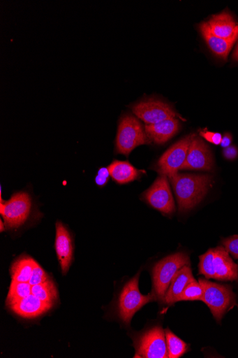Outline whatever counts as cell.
Returning a JSON list of instances; mask_svg holds the SVG:
<instances>
[{"label":"cell","instance_id":"6da1fadb","mask_svg":"<svg viewBox=\"0 0 238 358\" xmlns=\"http://www.w3.org/2000/svg\"><path fill=\"white\" fill-rule=\"evenodd\" d=\"M176 194L180 213L193 209L205 198L213 181L209 175L177 173L169 176Z\"/></svg>","mask_w":238,"mask_h":358},{"label":"cell","instance_id":"7a4b0ae2","mask_svg":"<svg viewBox=\"0 0 238 358\" xmlns=\"http://www.w3.org/2000/svg\"><path fill=\"white\" fill-rule=\"evenodd\" d=\"M199 258L200 275L221 281H233L238 278V267L225 248L210 249Z\"/></svg>","mask_w":238,"mask_h":358},{"label":"cell","instance_id":"3957f363","mask_svg":"<svg viewBox=\"0 0 238 358\" xmlns=\"http://www.w3.org/2000/svg\"><path fill=\"white\" fill-rule=\"evenodd\" d=\"M186 266H190V259L184 252L168 255L154 266L152 270V292L158 301L163 303L170 284L177 273Z\"/></svg>","mask_w":238,"mask_h":358},{"label":"cell","instance_id":"277c9868","mask_svg":"<svg viewBox=\"0 0 238 358\" xmlns=\"http://www.w3.org/2000/svg\"><path fill=\"white\" fill-rule=\"evenodd\" d=\"M139 282L140 273L124 286L117 302V315L126 325L130 324L134 315L145 305L157 300L153 292L147 296L142 294Z\"/></svg>","mask_w":238,"mask_h":358},{"label":"cell","instance_id":"5b68a950","mask_svg":"<svg viewBox=\"0 0 238 358\" xmlns=\"http://www.w3.org/2000/svg\"><path fill=\"white\" fill-rule=\"evenodd\" d=\"M198 282L204 290L202 301L208 306L216 321L221 322L223 316L236 304L232 287L203 278H200Z\"/></svg>","mask_w":238,"mask_h":358},{"label":"cell","instance_id":"8992f818","mask_svg":"<svg viewBox=\"0 0 238 358\" xmlns=\"http://www.w3.org/2000/svg\"><path fill=\"white\" fill-rule=\"evenodd\" d=\"M151 142L145 128L137 117L125 115L120 119L116 139L118 153L128 157L135 148L150 144Z\"/></svg>","mask_w":238,"mask_h":358},{"label":"cell","instance_id":"52a82bcc","mask_svg":"<svg viewBox=\"0 0 238 358\" xmlns=\"http://www.w3.org/2000/svg\"><path fill=\"white\" fill-rule=\"evenodd\" d=\"M134 357L167 358L165 331L159 325L154 327L133 338Z\"/></svg>","mask_w":238,"mask_h":358},{"label":"cell","instance_id":"ba28073f","mask_svg":"<svg viewBox=\"0 0 238 358\" xmlns=\"http://www.w3.org/2000/svg\"><path fill=\"white\" fill-rule=\"evenodd\" d=\"M32 201L26 192L14 194L8 201L1 198L0 214L8 229H18L27 220L31 210Z\"/></svg>","mask_w":238,"mask_h":358},{"label":"cell","instance_id":"9c48e42d","mask_svg":"<svg viewBox=\"0 0 238 358\" xmlns=\"http://www.w3.org/2000/svg\"><path fill=\"white\" fill-rule=\"evenodd\" d=\"M195 136L191 134L167 150L159 158L154 169L160 176L168 178L178 173L185 164L189 147Z\"/></svg>","mask_w":238,"mask_h":358},{"label":"cell","instance_id":"30bf717a","mask_svg":"<svg viewBox=\"0 0 238 358\" xmlns=\"http://www.w3.org/2000/svg\"><path fill=\"white\" fill-rule=\"evenodd\" d=\"M168 177L159 176L154 184L142 194V199L163 215H172L176 210L173 194Z\"/></svg>","mask_w":238,"mask_h":358},{"label":"cell","instance_id":"8fae6325","mask_svg":"<svg viewBox=\"0 0 238 358\" xmlns=\"http://www.w3.org/2000/svg\"><path fill=\"white\" fill-rule=\"evenodd\" d=\"M133 113L147 124L180 116L174 108L159 99H149L143 100L132 107Z\"/></svg>","mask_w":238,"mask_h":358},{"label":"cell","instance_id":"7c38bea8","mask_svg":"<svg viewBox=\"0 0 238 358\" xmlns=\"http://www.w3.org/2000/svg\"><path fill=\"white\" fill-rule=\"evenodd\" d=\"M214 167V161L209 147L195 136L191 143L181 170L211 171Z\"/></svg>","mask_w":238,"mask_h":358},{"label":"cell","instance_id":"4fadbf2b","mask_svg":"<svg viewBox=\"0 0 238 358\" xmlns=\"http://www.w3.org/2000/svg\"><path fill=\"white\" fill-rule=\"evenodd\" d=\"M55 250L61 272L66 275L73 262L74 244L69 231L59 221L56 223Z\"/></svg>","mask_w":238,"mask_h":358},{"label":"cell","instance_id":"5bb4252c","mask_svg":"<svg viewBox=\"0 0 238 358\" xmlns=\"http://www.w3.org/2000/svg\"><path fill=\"white\" fill-rule=\"evenodd\" d=\"M207 23L214 36L234 43L238 38V24L229 13L214 15Z\"/></svg>","mask_w":238,"mask_h":358},{"label":"cell","instance_id":"9a60e30c","mask_svg":"<svg viewBox=\"0 0 238 358\" xmlns=\"http://www.w3.org/2000/svg\"><path fill=\"white\" fill-rule=\"evenodd\" d=\"M179 129L180 122L176 117L145 126L149 138L158 145L165 143L172 138L179 132Z\"/></svg>","mask_w":238,"mask_h":358},{"label":"cell","instance_id":"2e32d148","mask_svg":"<svg viewBox=\"0 0 238 358\" xmlns=\"http://www.w3.org/2000/svg\"><path fill=\"white\" fill-rule=\"evenodd\" d=\"M194 280L190 266L183 267L170 284L164 297L163 303L172 306L177 303L186 287Z\"/></svg>","mask_w":238,"mask_h":358},{"label":"cell","instance_id":"e0dca14e","mask_svg":"<svg viewBox=\"0 0 238 358\" xmlns=\"http://www.w3.org/2000/svg\"><path fill=\"white\" fill-rule=\"evenodd\" d=\"M52 306L53 305L45 303L31 294L12 306L10 308L22 317L34 318L47 312Z\"/></svg>","mask_w":238,"mask_h":358},{"label":"cell","instance_id":"ac0fdd59","mask_svg":"<svg viewBox=\"0 0 238 358\" xmlns=\"http://www.w3.org/2000/svg\"><path fill=\"white\" fill-rule=\"evenodd\" d=\"M108 169L113 180L120 185L138 180L146 174L144 171L135 169L126 161L114 160Z\"/></svg>","mask_w":238,"mask_h":358},{"label":"cell","instance_id":"d6986e66","mask_svg":"<svg viewBox=\"0 0 238 358\" xmlns=\"http://www.w3.org/2000/svg\"><path fill=\"white\" fill-rule=\"evenodd\" d=\"M199 29L211 50L220 58L226 59L235 43L214 36L207 22L200 24Z\"/></svg>","mask_w":238,"mask_h":358},{"label":"cell","instance_id":"ffe728a7","mask_svg":"<svg viewBox=\"0 0 238 358\" xmlns=\"http://www.w3.org/2000/svg\"><path fill=\"white\" fill-rule=\"evenodd\" d=\"M36 263L35 259L28 256L20 257L15 260L10 269L12 281L29 282Z\"/></svg>","mask_w":238,"mask_h":358},{"label":"cell","instance_id":"44dd1931","mask_svg":"<svg viewBox=\"0 0 238 358\" xmlns=\"http://www.w3.org/2000/svg\"><path fill=\"white\" fill-rule=\"evenodd\" d=\"M168 357L179 358L188 352L189 345L168 329L165 330Z\"/></svg>","mask_w":238,"mask_h":358},{"label":"cell","instance_id":"7402d4cb","mask_svg":"<svg viewBox=\"0 0 238 358\" xmlns=\"http://www.w3.org/2000/svg\"><path fill=\"white\" fill-rule=\"evenodd\" d=\"M31 294L53 306L57 298L56 286L50 279L44 283L31 286Z\"/></svg>","mask_w":238,"mask_h":358},{"label":"cell","instance_id":"603a6c76","mask_svg":"<svg viewBox=\"0 0 238 358\" xmlns=\"http://www.w3.org/2000/svg\"><path fill=\"white\" fill-rule=\"evenodd\" d=\"M31 294V285L29 282H16L12 281L6 305L8 307H11Z\"/></svg>","mask_w":238,"mask_h":358},{"label":"cell","instance_id":"cb8c5ba5","mask_svg":"<svg viewBox=\"0 0 238 358\" xmlns=\"http://www.w3.org/2000/svg\"><path fill=\"white\" fill-rule=\"evenodd\" d=\"M203 294L204 290L202 285L194 280L186 287L179 296L178 302L202 301Z\"/></svg>","mask_w":238,"mask_h":358},{"label":"cell","instance_id":"d4e9b609","mask_svg":"<svg viewBox=\"0 0 238 358\" xmlns=\"http://www.w3.org/2000/svg\"><path fill=\"white\" fill-rule=\"evenodd\" d=\"M50 278L43 268L36 263L32 271V274L29 283L33 286L42 284L49 280Z\"/></svg>","mask_w":238,"mask_h":358},{"label":"cell","instance_id":"484cf974","mask_svg":"<svg viewBox=\"0 0 238 358\" xmlns=\"http://www.w3.org/2000/svg\"><path fill=\"white\" fill-rule=\"evenodd\" d=\"M222 243L229 254L235 259H238V236L225 238Z\"/></svg>","mask_w":238,"mask_h":358},{"label":"cell","instance_id":"4316f807","mask_svg":"<svg viewBox=\"0 0 238 358\" xmlns=\"http://www.w3.org/2000/svg\"><path fill=\"white\" fill-rule=\"evenodd\" d=\"M199 134L202 138L215 145H219L221 143L223 136L221 134L211 132L207 129H203L199 130Z\"/></svg>","mask_w":238,"mask_h":358},{"label":"cell","instance_id":"83f0119b","mask_svg":"<svg viewBox=\"0 0 238 358\" xmlns=\"http://www.w3.org/2000/svg\"><path fill=\"white\" fill-rule=\"evenodd\" d=\"M111 177L108 168H101L95 178V182L98 187L105 186Z\"/></svg>","mask_w":238,"mask_h":358},{"label":"cell","instance_id":"f1b7e54d","mask_svg":"<svg viewBox=\"0 0 238 358\" xmlns=\"http://www.w3.org/2000/svg\"><path fill=\"white\" fill-rule=\"evenodd\" d=\"M223 154L225 159L233 160L237 157L238 150L235 146L230 145V147L224 149Z\"/></svg>","mask_w":238,"mask_h":358},{"label":"cell","instance_id":"f546056e","mask_svg":"<svg viewBox=\"0 0 238 358\" xmlns=\"http://www.w3.org/2000/svg\"><path fill=\"white\" fill-rule=\"evenodd\" d=\"M232 141V135L229 133L224 134V136L222 138L221 141V147L223 148H227L230 146Z\"/></svg>","mask_w":238,"mask_h":358},{"label":"cell","instance_id":"4dcf8cb0","mask_svg":"<svg viewBox=\"0 0 238 358\" xmlns=\"http://www.w3.org/2000/svg\"><path fill=\"white\" fill-rule=\"evenodd\" d=\"M232 58L234 60L238 61V44L236 47V49H235L234 53H233Z\"/></svg>","mask_w":238,"mask_h":358},{"label":"cell","instance_id":"1f68e13d","mask_svg":"<svg viewBox=\"0 0 238 358\" xmlns=\"http://www.w3.org/2000/svg\"><path fill=\"white\" fill-rule=\"evenodd\" d=\"M0 224H1V229H0V231L3 233L6 231V224L4 225L3 220L0 221Z\"/></svg>","mask_w":238,"mask_h":358},{"label":"cell","instance_id":"d6a6232c","mask_svg":"<svg viewBox=\"0 0 238 358\" xmlns=\"http://www.w3.org/2000/svg\"><path fill=\"white\" fill-rule=\"evenodd\" d=\"M237 307H238V306H237Z\"/></svg>","mask_w":238,"mask_h":358}]
</instances>
